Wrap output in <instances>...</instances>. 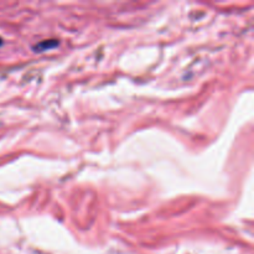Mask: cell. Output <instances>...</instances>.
<instances>
[{"label":"cell","mask_w":254,"mask_h":254,"mask_svg":"<svg viewBox=\"0 0 254 254\" xmlns=\"http://www.w3.org/2000/svg\"><path fill=\"white\" fill-rule=\"evenodd\" d=\"M59 46V41L55 39L51 40H46V41H41L39 44H36L35 46H32L35 52H45V51H49V50L55 49V47Z\"/></svg>","instance_id":"1"},{"label":"cell","mask_w":254,"mask_h":254,"mask_svg":"<svg viewBox=\"0 0 254 254\" xmlns=\"http://www.w3.org/2000/svg\"><path fill=\"white\" fill-rule=\"evenodd\" d=\"M2 44H4V41H2V39L0 37V46H2Z\"/></svg>","instance_id":"2"}]
</instances>
